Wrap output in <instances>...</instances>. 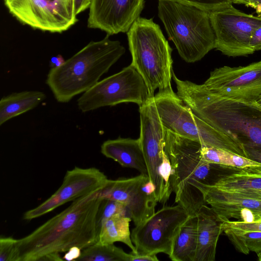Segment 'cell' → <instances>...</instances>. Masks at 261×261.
Instances as JSON below:
<instances>
[{"mask_svg": "<svg viewBox=\"0 0 261 261\" xmlns=\"http://www.w3.org/2000/svg\"><path fill=\"white\" fill-rule=\"evenodd\" d=\"M102 199L97 192L78 198L30 234L17 240V261H39L47 254L67 252L74 247L82 250L96 243L97 215Z\"/></svg>", "mask_w": 261, "mask_h": 261, "instance_id": "obj_1", "label": "cell"}, {"mask_svg": "<svg viewBox=\"0 0 261 261\" xmlns=\"http://www.w3.org/2000/svg\"><path fill=\"white\" fill-rule=\"evenodd\" d=\"M176 94L192 112L212 127L236 135L244 145L261 148V110L221 96L204 85L179 79Z\"/></svg>", "mask_w": 261, "mask_h": 261, "instance_id": "obj_2", "label": "cell"}, {"mask_svg": "<svg viewBox=\"0 0 261 261\" xmlns=\"http://www.w3.org/2000/svg\"><path fill=\"white\" fill-rule=\"evenodd\" d=\"M125 52L120 42L109 35L91 41L61 65L51 67L46 84L57 101L68 102L99 81Z\"/></svg>", "mask_w": 261, "mask_h": 261, "instance_id": "obj_3", "label": "cell"}, {"mask_svg": "<svg viewBox=\"0 0 261 261\" xmlns=\"http://www.w3.org/2000/svg\"><path fill=\"white\" fill-rule=\"evenodd\" d=\"M164 140L165 150L171 165L175 202L183 206L190 215H196L206 203L202 193L194 185H214L223 174L222 166L202 159L200 142L181 137L165 127Z\"/></svg>", "mask_w": 261, "mask_h": 261, "instance_id": "obj_4", "label": "cell"}, {"mask_svg": "<svg viewBox=\"0 0 261 261\" xmlns=\"http://www.w3.org/2000/svg\"><path fill=\"white\" fill-rule=\"evenodd\" d=\"M127 33L131 65L144 81L149 97L171 89L172 51L160 26L152 18H138Z\"/></svg>", "mask_w": 261, "mask_h": 261, "instance_id": "obj_5", "label": "cell"}, {"mask_svg": "<svg viewBox=\"0 0 261 261\" xmlns=\"http://www.w3.org/2000/svg\"><path fill=\"white\" fill-rule=\"evenodd\" d=\"M158 10L169 39L186 62L198 61L215 48L210 12L171 0H159Z\"/></svg>", "mask_w": 261, "mask_h": 261, "instance_id": "obj_6", "label": "cell"}, {"mask_svg": "<svg viewBox=\"0 0 261 261\" xmlns=\"http://www.w3.org/2000/svg\"><path fill=\"white\" fill-rule=\"evenodd\" d=\"M163 126L202 145L224 149L248 158L244 144L234 134L212 127L195 115L172 89L153 97Z\"/></svg>", "mask_w": 261, "mask_h": 261, "instance_id": "obj_7", "label": "cell"}, {"mask_svg": "<svg viewBox=\"0 0 261 261\" xmlns=\"http://www.w3.org/2000/svg\"><path fill=\"white\" fill-rule=\"evenodd\" d=\"M139 140L150 180L155 187L158 202L165 203L173 192L171 162L165 150L164 127L154 100L139 107Z\"/></svg>", "mask_w": 261, "mask_h": 261, "instance_id": "obj_8", "label": "cell"}, {"mask_svg": "<svg viewBox=\"0 0 261 261\" xmlns=\"http://www.w3.org/2000/svg\"><path fill=\"white\" fill-rule=\"evenodd\" d=\"M150 97L142 77L130 64L120 71L98 81L77 100L82 112L123 102H134L139 107Z\"/></svg>", "mask_w": 261, "mask_h": 261, "instance_id": "obj_9", "label": "cell"}, {"mask_svg": "<svg viewBox=\"0 0 261 261\" xmlns=\"http://www.w3.org/2000/svg\"><path fill=\"white\" fill-rule=\"evenodd\" d=\"M181 205L165 206L132 230V241L136 254L169 256L174 239L181 226L189 217Z\"/></svg>", "mask_w": 261, "mask_h": 261, "instance_id": "obj_10", "label": "cell"}, {"mask_svg": "<svg viewBox=\"0 0 261 261\" xmlns=\"http://www.w3.org/2000/svg\"><path fill=\"white\" fill-rule=\"evenodd\" d=\"M215 36V48L228 57L247 56L254 51L250 42L261 17L248 14L232 5L210 12Z\"/></svg>", "mask_w": 261, "mask_h": 261, "instance_id": "obj_11", "label": "cell"}, {"mask_svg": "<svg viewBox=\"0 0 261 261\" xmlns=\"http://www.w3.org/2000/svg\"><path fill=\"white\" fill-rule=\"evenodd\" d=\"M74 0H4L10 13L20 22L44 32L67 31L78 20Z\"/></svg>", "mask_w": 261, "mask_h": 261, "instance_id": "obj_12", "label": "cell"}, {"mask_svg": "<svg viewBox=\"0 0 261 261\" xmlns=\"http://www.w3.org/2000/svg\"><path fill=\"white\" fill-rule=\"evenodd\" d=\"M203 85L221 96L260 109L257 102L261 99V60L244 66L215 68Z\"/></svg>", "mask_w": 261, "mask_h": 261, "instance_id": "obj_13", "label": "cell"}, {"mask_svg": "<svg viewBox=\"0 0 261 261\" xmlns=\"http://www.w3.org/2000/svg\"><path fill=\"white\" fill-rule=\"evenodd\" d=\"M97 195L101 198L122 204L135 226L155 213L158 203L155 198V187L147 174L108 179L106 185L97 192Z\"/></svg>", "mask_w": 261, "mask_h": 261, "instance_id": "obj_14", "label": "cell"}, {"mask_svg": "<svg viewBox=\"0 0 261 261\" xmlns=\"http://www.w3.org/2000/svg\"><path fill=\"white\" fill-rule=\"evenodd\" d=\"M108 179L96 168L75 167L67 171L59 188L43 202L26 212L23 219L31 220L37 218L67 202L96 193L106 185Z\"/></svg>", "mask_w": 261, "mask_h": 261, "instance_id": "obj_15", "label": "cell"}, {"mask_svg": "<svg viewBox=\"0 0 261 261\" xmlns=\"http://www.w3.org/2000/svg\"><path fill=\"white\" fill-rule=\"evenodd\" d=\"M194 186L222 222L231 219L247 223L261 221V199L223 190L213 185L196 183Z\"/></svg>", "mask_w": 261, "mask_h": 261, "instance_id": "obj_16", "label": "cell"}, {"mask_svg": "<svg viewBox=\"0 0 261 261\" xmlns=\"http://www.w3.org/2000/svg\"><path fill=\"white\" fill-rule=\"evenodd\" d=\"M145 0H92L87 25L112 35L126 33L140 17Z\"/></svg>", "mask_w": 261, "mask_h": 261, "instance_id": "obj_17", "label": "cell"}, {"mask_svg": "<svg viewBox=\"0 0 261 261\" xmlns=\"http://www.w3.org/2000/svg\"><path fill=\"white\" fill-rule=\"evenodd\" d=\"M197 247L195 261H214L219 238L223 232L222 222L207 204L196 213Z\"/></svg>", "mask_w": 261, "mask_h": 261, "instance_id": "obj_18", "label": "cell"}, {"mask_svg": "<svg viewBox=\"0 0 261 261\" xmlns=\"http://www.w3.org/2000/svg\"><path fill=\"white\" fill-rule=\"evenodd\" d=\"M101 153L124 167L135 169L140 174H147L146 163L139 139L118 138L105 141Z\"/></svg>", "mask_w": 261, "mask_h": 261, "instance_id": "obj_19", "label": "cell"}, {"mask_svg": "<svg viewBox=\"0 0 261 261\" xmlns=\"http://www.w3.org/2000/svg\"><path fill=\"white\" fill-rule=\"evenodd\" d=\"M46 98V94L39 91H23L4 96L0 101V125L33 109Z\"/></svg>", "mask_w": 261, "mask_h": 261, "instance_id": "obj_20", "label": "cell"}, {"mask_svg": "<svg viewBox=\"0 0 261 261\" xmlns=\"http://www.w3.org/2000/svg\"><path fill=\"white\" fill-rule=\"evenodd\" d=\"M213 185L223 190L261 199V173L238 169L234 173L223 174Z\"/></svg>", "mask_w": 261, "mask_h": 261, "instance_id": "obj_21", "label": "cell"}, {"mask_svg": "<svg viewBox=\"0 0 261 261\" xmlns=\"http://www.w3.org/2000/svg\"><path fill=\"white\" fill-rule=\"evenodd\" d=\"M197 247V219L190 215L181 226L169 258L173 261H195Z\"/></svg>", "mask_w": 261, "mask_h": 261, "instance_id": "obj_22", "label": "cell"}, {"mask_svg": "<svg viewBox=\"0 0 261 261\" xmlns=\"http://www.w3.org/2000/svg\"><path fill=\"white\" fill-rule=\"evenodd\" d=\"M200 153L202 159L211 164L261 173V163L224 149L202 145Z\"/></svg>", "mask_w": 261, "mask_h": 261, "instance_id": "obj_23", "label": "cell"}, {"mask_svg": "<svg viewBox=\"0 0 261 261\" xmlns=\"http://www.w3.org/2000/svg\"><path fill=\"white\" fill-rule=\"evenodd\" d=\"M132 219L127 215L117 214L107 219L100 229L97 243L113 244L122 242L127 245L132 252L135 254L136 250L131 239L129 223Z\"/></svg>", "mask_w": 261, "mask_h": 261, "instance_id": "obj_24", "label": "cell"}, {"mask_svg": "<svg viewBox=\"0 0 261 261\" xmlns=\"http://www.w3.org/2000/svg\"><path fill=\"white\" fill-rule=\"evenodd\" d=\"M76 260L131 261V253L113 244L95 243L83 249Z\"/></svg>", "mask_w": 261, "mask_h": 261, "instance_id": "obj_25", "label": "cell"}, {"mask_svg": "<svg viewBox=\"0 0 261 261\" xmlns=\"http://www.w3.org/2000/svg\"><path fill=\"white\" fill-rule=\"evenodd\" d=\"M223 232L240 252L248 254L250 251L256 253L261 251V231L224 230Z\"/></svg>", "mask_w": 261, "mask_h": 261, "instance_id": "obj_26", "label": "cell"}, {"mask_svg": "<svg viewBox=\"0 0 261 261\" xmlns=\"http://www.w3.org/2000/svg\"><path fill=\"white\" fill-rule=\"evenodd\" d=\"M117 214L129 216L125 207L122 204L115 200L103 199L97 215L98 233L103 223L109 218Z\"/></svg>", "mask_w": 261, "mask_h": 261, "instance_id": "obj_27", "label": "cell"}, {"mask_svg": "<svg viewBox=\"0 0 261 261\" xmlns=\"http://www.w3.org/2000/svg\"><path fill=\"white\" fill-rule=\"evenodd\" d=\"M193 5L208 12L221 9L231 5L230 0H171Z\"/></svg>", "mask_w": 261, "mask_h": 261, "instance_id": "obj_28", "label": "cell"}, {"mask_svg": "<svg viewBox=\"0 0 261 261\" xmlns=\"http://www.w3.org/2000/svg\"><path fill=\"white\" fill-rule=\"evenodd\" d=\"M17 240L12 237L0 239V261H17Z\"/></svg>", "mask_w": 261, "mask_h": 261, "instance_id": "obj_29", "label": "cell"}, {"mask_svg": "<svg viewBox=\"0 0 261 261\" xmlns=\"http://www.w3.org/2000/svg\"><path fill=\"white\" fill-rule=\"evenodd\" d=\"M221 227L223 230H229L236 231H261V221L247 223L241 221L229 220L222 222Z\"/></svg>", "mask_w": 261, "mask_h": 261, "instance_id": "obj_30", "label": "cell"}, {"mask_svg": "<svg viewBox=\"0 0 261 261\" xmlns=\"http://www.w3.org/2000/svg\"><path fill=\"white\" fill-rule=\"evenodd\" d=\"M231 3L244 5L253 8L258 16L261 17V0H230Z\"/></svg>", "mask_w": 261, "mask_h": 261, "instance_id": "obj_31", "label": "cell"}, {"mask_svg": "<svg viewBox=\"0 0 261 261\" xmlns=\"http://www.w3.org/2000/svg\"><path fill=\"white\" fill-rule=\"evenodd\" d=\"M250 45L254 51L261 50V25L253 32Z\"/></svg>", "mask_w": 261, "mask_h": 261, "instance_id": "obj_32", "label": "cell"}, {"mask_svg": "<svg viewBox=\"0 0 261 261\" xmlns=\"http://www.w3.org/2000/svg\"><path fill=\"white\" fill-rule=\"evenodd\" d=\"M248 158L261 163V148L250 145H244Z\"/></svg>", "mask_w": 261, "mask_h": 261, "instance_id": "obj_33", "label": "cell"}, {"mask_svg": "<svg viewBox=\"0 0 261 261\" xmlns=\"http://www.w3.org/2000/svg\"><path fill=\"white\" fill-rule=\"evenodd\" d=\"M92 0H74V12L77 16L80 13L90 8Z\"/></svg>", "mask_w": 261, "mask_h": 261, "instance_id": "obj_34", "label": "cell"}, {"mask_svg": "<svg viewBox=\"0 0 261 261\" xmlns=\"http://www.w3.org/2000/svg\"><path fill=\"white\" fill-rule=\"evenodd\" d=\"M131 253V261H158L156 255L144 254L140 255Z\"/></svg>", "mask_w": 261, "mask_h": 261, "instance_id": "obj_35", "label": "cell"}, {"mask_svg": "<svg viewBox=\"0 0 261 261\" xmlns=\"http://www.w3.org/2000/svg\"><path fill=\"white\" fill-rule=\"evenodd\" d=\"M82 250L77 247H74L69 251L64 256V258L68 260H76L80 255Z\"/></svg>", "mask_w": 261, "mask_h": 261, "instance_id": "obj_36", "label": "cell"}, {"mask_svg": "<svg viewBox=\"0 0 261 261\" xmlns=\"http://www.w3.org/2000/svg\"><path fill=\"white\" fill-rule=\"evenodd\" d=\"M59 255V253H53L47 254L41 257L39 261H61L63 260Z\"/></svg>", "mask_w": 261, "mask_h": 261, "instance_id": "obj_37", "label": "cell"}, {"mask_svg": "<svg viewBox=\"0 0 261 261\" xmlns=\"http://www.w3.org/2000/svg\"><path fill=\"white\" fill-rule=\"evenodd\" d=\"M65 61L63 60L62 56L59 55L57 57L52 58L51 60V63L53 64V67L58 66L61 65Z\"/></svg>", "mask_w": 261, "mask_h": 261, "instance_id": "obj_38", "label": "cell"}, {"mask_svg": "<svg viewBox=\"0 0 261 261\" xmlns=\"http://www.w3.org/2000/svg\"><path fill=\"white\" fill-rule=\"evenodd\" d=\"M258 257V260L261 261V251L256 253Z\"/></svg>", "mask_w": 261, "mask_h": 261, "instance_id": "obj_39", "label": "cell"}, {"mask_svg": "<svg viewBox=\"0 0 261 261\" xmlns=\"http://www.w3.org/2000/svg\"><path fill=\"white\" fill-rule=\"evenodd\" d=\"M257 105L259 108L261 109V99L257 102Z\"/></svg>", "mask_w": 261, "mask_h": 261, "instance_id": "obj_40", "label": "cell"}]
</instances>
